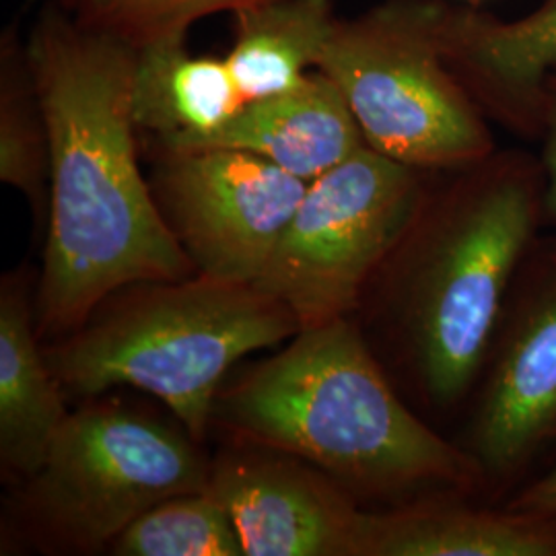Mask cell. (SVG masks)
<instances>
[{
    "label": "cell",
    "mask_w": 556,
    "mask_h": 556,
    "mask_svg": "<svg viewBox=\"0 0 556 556\" xmlns=\"http://www.w3.org/2000/svg\"><path fill=\"white\" fill-rule=\"evenodd\" d=\"M50 135V225L38 330L75 332L140 282L197 268L140 176L132 80L137 50L83 25L59 2L27 36Z\"/></svg>",
    "instance_id": "6da1fadb"
},
{
    "label": "cell",
    "mask_w": 556,
    "mask_h": 556,
    "mask_svg": "<svg viewBox=\"0 0 556 556\" xmlns=\"http://www.w3.org/2000/svg\"><path fill=\"white\" fill-rule=\"evenodd\" d=\"M544 192L542 161L523 149L431 172L361 299L374 353L438 429L462 420L517 266L546 227Z\"/></svg>",
    "instance_id": "7a4b0ae2"
},
{
    "label": "cell",
    "mask_w": 556,
    "mask_h": 556,
    "mask_svg": "<svg viewBox=\"0 0 556 556\" xmlns=\"http://www.w3.org/2000/svg\"><path fill=\"white\" fill-rule=\"evenodd\" d=\"M215 417L243 445L318 468L363 507L480 501L475 462L402 396L351 316L299 330L219 394Z\"/></svg>",
    "instance_id": "3957f363"
},
{
    "label": "cell",
    "mask_w": 556,
    "mask_h": 556,
    "mask_svg": "<svg viewBox=\"0 0 556 556\" xmlns=\"http://www.w3.org/2000/svg\"><path fill=\"white\" fill-rule=\"evenodd\" d=\"M299 330L298 318L256 285L194 275L128 287L46 357L71 394L137 388L161 400L199 441L239 358Z\"/></svg>",
    "instance_id": "277c9868"
},
{
    "label": "cell",
    "mask_w": 556,
    "mask_h": 556,
    "mask_svg": "<svg viewBox=\"0 0 556 556\" xmlns=\"http://www.w3.org/2000/svg\"><path fill=\"white\" fill-rule=\"evenodd\" d=\"M445 0H381L338 17L316 68L337 83L367 147L422 172H452L497 151L491 119L441 50Z\"/></svg>",
    "instance_id": "5b68a950"
},
{
    "label": "cell",
    "mask_w": 556,
    "mask_h": 556,
    "mask_svg": "<svg viewBox=\"0 0 556 556\" xmlns=\"http://www.w3.org/2000/svg\"><path fill=\"white\" fill-rule=\"evenodd\" d=\"M454 441L493 505L556 466V227L517 266Z\"/></svg>",
    "instance_id": "8992f818"
},
{
    "label": "cell",
    "mask_w": 556,
    "mask_h": 556,
    "mask_svg": "<svg viewBox=\"0 0 556 556\" xmlns=\"http://www.w3.org/2000/svg\"><path fill=\"white\" fill-rule=\"evenodd\" d=\"M429 174L363 147L307 184L254 285L301 330L353 316L413 219Z\"/></svg>",
    "instance_id": "52a82bcc"
},
{
    "label": "cell",
    "mask_w": 556,
    "mask_h": 556,
    "mask_svg": "<svg viewBox=\"0 0 556 556\" xmlns=\"http://www.w3.org/2000/svg\"><path fill=\"white\" fill-rule=\"evenodd\" d=\"M211 466L192 438L118 404L68 415L27 507L43 532L75 551H98L165 498L206 491Z\"/></svg>",
    "instance_id": "ba28073f"
},
{
    "label": "cell",
    "mask_w": 556,
    "mask_h": 556,
    "mask_svg": "<svg viewBox=\"0 0 556 556\" xmlns=\"http://www.w3.org/2000/svg\"><path fill=\"white\" fill-rule=\"evenodd\" d=\"M309 181L239 149L165 151L155 200L197 275L254 285Z\"/></svg>",
    "instance_id": "9c48e42d"
},
{
    "label": "cell",
    "mask_w": 556,
    "mask_h": 556,
    "mask_svg": "<svg viewBox=\"0 0 556 556\" xmlns=\"http://www.w3.org/2000/svg\"><path fill=\"white\" fill-rule=\"evenodd\" d=\"M206 491L231 517L245 556L365 553L369 509L299 457L231 454L211 466Z\"/></svg>",
    "instance_id": "30bf717a"
},
{
    "label": "cell",
    "mask_w": 556,
    "mask_h": 556,
    "mask_svg": "<svg viewBox=\"0 0 556 556\" xmlns=\"http://www.w3.org/2000/svg\"><path fill=\"white\" fill-rule=\"evenodd\" d=\"M441 50L486 118L517 139L540 140L556 75V0L517 20L447 2Z\"/></svg>",
    "instance_id": "8fae6325"
},
{
    "label": "cell",
    "mask_w": 556,
    "mask_h": 556,
    "mask_svg": "<svg viewBox=\"0 0 556 556\" xmlns=\"http://www.w3.org/2000/svg\"><path fill=\"white\" fill-rule=\"evenodd\" d=\"M211 147L254 153L312 181L367 142L337 83L316 68L282 93L245 103L217 132L190 149Z\"/></svg>",
    "instance_id": "7c38bea8"
},
{
    "label": "cell",
    "mask_w": 556,
    "mask_h": 556,
    "mask_svg": "<svg viewBox=\"0 0 556 556\" xmlns=\"http://www.w3.org/2000/svg\"><path fill=\"white\" fill-rule=\"evenodd\" d=\"M363 556H556V516L470 497L369 511Z\"/></svg>",
    "instance_id": "4fadbf2b"
},
{
    "label": "cell",
    "mask_w": 556,
    "mask_h": 556,
    "mask_svg": "<svg viewBox=\"0 0 556 556\" xmlns=\"http://www.w3.org/2000/svg\"><path fill=\"white\" fill-rule=\"evenodd\" d=\"M36 305L27 287L4 278L0 291V464L31 478L66 422L60 381L36 338Z\"/></svg>",
    "instance_id": "5bb4252c"
},
{
    "label": "cell",
    "mask_w": 556,
    "mask_h": 556,
    "mask_svg": "<svg viewBox=\"0 0 556 556\" xmlns=\"http://www.w3.org/2000/svg\"><path fill=\"white\" fill-rule=\"evenodd\" d=\"M243 105L227 60L192 56L188 41L137 52L135 119L139 130L160 137L163 151L190 149L217 132Z\"/></svg>",
    "instance_id": "9a60e30c"
},
{
    "label": "cell",
    "mask_w": 556,
    "mask_h": 556,
    "mask_svg": "<svg viewBox=\"0 0 556 556\" xmlns=\"http://www.w3.org/2000/svg\"><path fill=\"white\" fill-rule=\"evenodd\" d=\"M236 20L225 56L245 103L282 93L316 68L337 23L334 0H268Z\"/></svg>",
    "instance_id": "2e32d148"
},
{
    "label": "cell",
    "mask_w": 556,
    "mask_h": 556,
    "mask_svg": "<svg viewBox=\"0 0 556 556\" xmlns=\"http://www.w3.org/2000/svg\"><path fill=\"white\" fill-rule=\"evenodd\" d=\"M0 179L38 202L50 188V135L27 40L0 38Z\"/></svg>",
    "instance_id": "e0dca14e"
},
{
    "label": "cell",
    "mask_w": 556,
    "mask_h": 556,
    "mask_svg": "<svg viewBox=\"0 0 556 556\" xmlns=\"http://www.w3.org/2000/svg\"><path fill=\"white\" fill-rule=\"evenodd\" d=\"M110 548L118 556H245L231 517L208 491L165 498Z\"/></svg>",
    "instance_id": "ac0fdd59"
},
{
    "label": "cell",
    "mask_w": 556,
    "mask_h": 556,
    "mask_svg": "<svg viewBox=\"0 0 556 556\" xmlns=\"http://www.w3.org/2000/svg\"><path fill=\"white\" fill-rule=\"evenodd\" d=\"M268 0H71L77 20L132 50L188 41L199 21L258 7Z\"/></svg>",
    "instance_id": "d6986e66"
},
{
    "label": "cell",
    "mask_w": 556,
    "mask_h": 556,
    "mask_svg": "<svg viewBox=\"0 0 556 556\" xmlns=\"http://www.w3.org/2000/svg\"><path fill=\"white\" fill-rule=\"evenodd\" d=\"M538 142L542 144V151L538 157L542 161L544 178H546V192H544L546 225L556 227V75L548 79V87H546L544 126Z\"/></svg>",
    "instance_id": "ffe728a7"
},
{
    "label": "cell",
    "mask_w": 556,
    "mask_h": 556,
    "mask_svg": "<svg viewBox=\"0 0 556 556\" xmlns=\"http://www.w3.org/2000/svg\"><path fill=\"white\" fill-rule=\"evenodd\" d=\"M505 505L556 516V466L544 477L534 480L530 486H526L517 497Z\"/></svg>",
    "instance_id": "44dd1931"
},
{
    "label": "cell",
    "mask_w": 556,
    "mask_h": 556,
    "mask_svg": "<svg viewBox=\"0 0 556 556\" xmlns=\"http://www.w3.org/2000/svg\"><path fill=\"white\" fill-rule=\"evenodd\" d=\"M54 2H59L60 7H64V9L71 7V0H54Z\"/></svg>",
    "instance_id": "7402d4cb"
},
{
    "label": "cell",
    "mask_w": 556,
    "mask_h": 556,
    "mask_svg": "<svg viewBox=\"0 0 556 556\" xmlns=\"http://www.w3.org/2000/svg\"><path fill=\"white\" fill-rule=\"evenodd\" d=\"M468 4H478V2H482V0H466Z\"/></svg>",
    "instance_id": "603a6c76"
}]
</instances>
